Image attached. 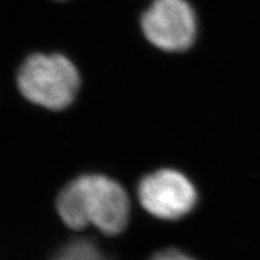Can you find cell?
I'll return each instance as SVG.
<instances>
[{"mask_svg": "<svg viewBox=\"0 0 260 260\" xmlns=\"http://www.w3.org/2000/svg\"><path fill=\"white\" fill-rule=\"evenodd\" d=\"M141 27L151 44L168 52L186 51L197 38V16L186 0H153Z\"/></svg>", "mask_w": 260, "mask_h": 260, "instance_id": "3957f363", "label": "cell"}, {"mask_svg": "<svg viewBox=\"0 0 260 260\" xmlns=\"http://www.w3.org/2000/svg\"><path fill=\"white\" fill-rule=\"evenodd\" d=\"M151 260H194L192 257L187 256L186 253L178 250H165L158 252L153 256Z\"/></svg>", "mask_w": 260, "mask_h": 260, "instance_id": "8992f818", "label": "cell"}, {"mask_svg": "<svg viewBox=\"0 0 260 260\" xmlns=\"http://www.w3.org/2000/svg\"><path fill=\"white\" fill-rule=\"evenodd\" d=\"M17 82L23 96L48 109H64L75 99L80 75L61 55H32L23 62Z\"/></svg>", "mask_w": 260, "mask_h": 260, "instance_id": "7a4b0ae2", "label": "cell"}, {"mask_svg": "<svg viewBox=\"0 0 260 260\" xmlns=\"http://www.w3.org/2000/svg\"><path fill=\"white\" fill-rule=\"evenodd\" d=\"M61 219L73 230L93 224L104 234L116 235L126 227L129 199L122 187L104 175H82L71 182L57 198Z\"/></svg>", "mask_w": 260, "mask_h": 260, "instance_id": "6da1fadb", "label": "cell"}, {"mask_svg": "<svg viewBox=\"0 0 260 260\" xmlns=\"http://www.w3.org/2000/svg\"><path fill=\"white\" fill-rule=\"evenodd\" d=\"M141 205L159 219L174 220L187 215L197 203V190L185 175L159 170L145 177L138 187Z\"/></svg>", "mask_w": 260, "mask_h": 260, "instance_id": "277c9868", "label": "cell"}, {"mask_svg": "<svg viewBox=\"0 0 260 260\" xmlns=\"http://www.w3.org/2000/svg\"><path fill=\"white\" fill-rule=\"evenodd\" d=\"M55 260H106L101 251L92 242L76 240L68 244Z\"/></svg>", "mask_w": 260, "mask_h": 260, "instance_id": "5b68a950", "label": "cell"}]
</instances>
